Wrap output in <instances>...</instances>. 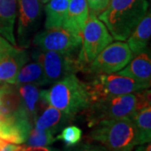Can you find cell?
<instances>
[{
    "label": "cell",
    "instance_id": "26",
    "mask_svg": "<svg viewBox=\"0 0 151 151\" xmlns=\"http://www.w3.org/2000/svg\"><path fill=\"white\" fill-rule=\"evenodd\" d=\"M17 149H18V145H17L5 142L3 145V146H2L0 151H16Z\"/></svg>",
    "mask_w": 151,
    "mask_h": 151
},
{
    "label": "cell",
    "instance_id": "15",
    "mask_svg": "<svg viewBox=\"0 0 151 151\" xmlns=\"http://www.w3.org/2000/svg\"><path fill=\"white\" fill-rule=\"evenodd\" d=\"M17 9V0H0V35L14 45H17L14 33Z\"/></svg>",
    "mask_w": 151,
    "mask_h": 151
},
{
    "label": "cell",
    "instance_id": "22",
    "mask_svg": "<svg viewBox=\"0 0 151 151\" xmlns=\"http://www.w3.org/2000/svg\"><path fill=\"white\" fill-rule=\"evenodd\" d=\"M81 137L82 131L81 129L76 125H70L62 129L61 133L56 137V139L63 141L67 147H72L80 144Z\"/></svg>",
    "mask_w": 151,
    "mask_h": 151
},
{
    "label": "cell",
    "instance_id": "3",
    "mask_svg": "<svg viewBox=\"0 0 151 151\" xmlns=\"http://www.w3.org/2000/svg\"><path fill=\"white\" fill-rule=\"evenodd\" d=\"M92 128L89 137L109 151H132L137 145V133L131 118L103 120Z\"/></svg>",
    "mask_w": 151,
    "mask_h": 151
},
{
    "label": "cell",
    "instance_id": "21",
    "mask_svg": "<svg viewBox=\"0 0 151 151\" xmlns=\"http://www.w3.org/2000/svg\"><path fill=\"white\" fill-rule=\"evenodd\" d=\"M55 140L56 139L54 138V134L50 130L35 128L31 129L25 143L26 145L32 147H46L52 145Z\"/></svg>",
    "mask_w": 151,
    "mask_h": 151
},
{
    "label": "cell",
    "instance_id": "4",
    "mask_svg": "<svg viewBox=\"0 0 151 151\" xmlns=\"http://www.w3.org/2000/svg\"><path fill=\"white\" fill-rule=\"evenodd\" d=\"M86 111L90 128L103 120L131 118L137 112L135 92L96 100L91 103Z\"/></svg>",
    "mask_w": 151,
    "mask_h": 151
},
{
    "label": "cell",
    "instance_id": "8",
    "mask_svg": "<svg viewBox=\"0 0 151 151\" xmlns=\"http://www.w3.org/2000/svg\"><path fill=\"white\" fill-rule=\"evenodd\" d=\"M133 57L129 45L118 40L108 45L84 71L94 75L113 74L122 70Z\"/></svg>",
    "mask_w": 151,
    "mask_h": 151
},
{
    "label": "cell",
    "instance_id": "7",
    "mask_svg": "<svg viewBox=\"0 0 151 151\" xmlns=\"http://www.w3.org/2000/svg\"><path fill=\"white\" fill-rule=\"evenodd\" d=\"M86 85L91 97V103L104 97L124 95L147 89L139 81L115 73L96 75Z\"/></svg>",
    "mask_w": 151,
    "mask_h": 151
},
{
    "label": "cell",
    "instance_id": "20",
    "mask_svg": "<svg viewBox=\"0 0 151 151\" xmlns=\"http://www.w3.org/2000/svg\"><path fill=\"white\" fill-rule=\"evenodd\" d=\"M137 133V145L150 143L151 108L148 106L137 111L131 117Z\"/></svg>",
    "mask_w": 151,
    "mask_h": 151
},
{
    "label": "cell",
    "instance_id": "11",
    "mask_svg": "<svg viewBox=\"0 0 151 151\" xmlns=\"http://www.w3.org/2000/svg\"><path fill=\"white\" fill-rule=\"evenodd\" d=\"M29 60L25 49L18 48L0 35V82L11 84Z\"/></svg>",
    "mask_w": 151,
    "mask_h": 151
},
{
    "label": "cell",
    "instance_id": "27",
    "mask_svg": "<svg viewBox=\"0 0 151 151\" xmlns=\"http://www.w3.org/2000/svg\"><path fill=\"white\" fill-rule=\"evenodd\" d=\"M135 151H151V145L150 143H147L145 145H140L139 147H138Z\"/></svg>",
    "mask_w": 151,
    "mask_h": 151
},
{
    "label": "cell",
    "instance_id": "24",
    "mask_svg": "<svg viewBox=\"0 0 151 151\" xmlns=\"http://www.w3.org/2000/svg\"><path fill=\"white\" fill-rule=\"evenodd\" d=\"M65 151H109L103 145H92V144H82L76 145L72 147H67Z\"/></svg>",
    "mask_w": 151,
    "mask_h": 151
},
{
    "label": "cell",
    "instance_id": "16",
    "mask_svg": "<svg viewBox=\"0 0 151 151\" xmlns=\"http://www.w3.org/2000/svg\"><path fill=\"white\" fill-rule=\"evenodd\" d=\"M151 37V14L147 12L128 38V45L133 55H137L148 49Z\"/></svg>",
    "mask_w": 151,
    "mask_h": 151
},
{
    "label": "cell",
    "instance_id": "14",
    "mask_svg": "<svg viewBox=\"0 0 151 151\" xmlns=\"http://www.w3.org/2000/svg\"><path fill=\"white\" fill-rule=\"evenodd\" d=\"M89 15L86 0H70L65 22L62 27L81 35Z\"/></svg>",
    "mask_w": 151,
    "mask_h": 151
},
{
    "label": "cell",
    "instance_id": "30",
    "mask_svg": "<svg viewBox=\"0 0 151 151\" xmlns=\"http://www.w3.org/2000/svg\"><path fill=\"white\" fill-rule=\"evenodd\" d=\"M0 141H2V139H0Z\"/></svg>",
    "mask_w": 151,
    "mask_h": 151
},
{
    "label": "cell",
    "instance_id": "5",
    "mask_svg": "<svg viewBox=\"0 0 151 151\" xmlns=\"http://www.w3.org/2000/svg\"><path fill=\"white\" fill-rule=\"evenodd\" d=\"M113 40V38L106 25L97 15L89 13L81 33V50L76 57L80 70L84 71L97 55Z\"/></svg>",
    "mask_w": 151,
    "mask_h": 151
},
{
    "label": "cell",
    "instance_id": "2",
    "mask_svg": "<svg viewBox=\"0 0 151 151\" xmlns=\"http://www.w3.org/2000/svg\"><path fill=\"white\" fill-rule=\"evenodd\" d=\"M40 97L45 103L74 118L86 111L91 104V97L86 83L72 73L56 81L48 90H41Z\"/></svg>",
    "mask_w": 151,
    "mask_h": 151
},
{
    "label": "cell",
    "instance_id": "1",
    "mask_svg": "<svg viewBox=\"0 0 151 151\" xmlns=\"http://www.w3.org/2000/svg\"><path fill=\"white\" fill-rule=\"evenodd\" d=\"M148 8V0H110L98 19L113 39L124 41L147 14Z\"/></svg>",
    "mask_w": 151,
    "mask_h": 151
},
{
    "label": "cell",
    "instance_id": "13",
    "mask_svg": "<svg viewBox=\"0 0 151 151\" xmlns=\"http://www.w3.org/2000/svg\"><path fill=\"white\" fill-rule=\"evenodd\" d=\"M15 87L20 100V108L26 113L33 123H35L40 108L46 105L41 99L39 87L34 84H23L15 86Z\"/></svg>",
    "mask_w": 151,
    "mask_h": 151
},
{
    "label": "cell",
    "instance_id": "29",
    "mask_svg": "<svg viewBox=\"0 0 151 151\" xmlns=\"http://www.w3.org/2000/svg\"><path fill=\"white\" fill-rule=\"evenodd\" d=\"M51 151H59L58 150H54V149H51Z\"/></svg>",
    "mask_w": 151,
    "mask_h": 151
},
{
    "label": "cell",
    "instance_id": "12",
    "mask_svg": "<svg viewBox=\"0 0 151 151\" xmlns=\"http://www.w3.org/2000/svg\"><path fill=\"white\" fill-rule=\"evenodd\" d=\"M117 74L130 77L149 88L151 85L150 50L146 49L140 53L135 55L134 58H132Z\"/></svg>",
    "mask_w": 151,
    "mask_h": 151
},
{
    "label": "cell",
    "instance_id": "19",
    "mask_svg": "<svg viewBox=\"0 0 151 151\" xmlns=\"http://www.w3.org/2000/svg\"><path fill=\"white\" fill-rule=\"evenodd\" d=\"M70 0H50L45 8V29L62 27Z\"/></svg>",
    "mask_w": 151,
    "mask_h": 151
},
{
    "label": "cell",
    "instance_id": "6",
    "mask_svg": "<svg viewBox=\"0 0 151 151\" xmlns=\"http://www.w3.org/2000/svg\"><path fill=\"white\" fill-rule=\"evenodd\" d=\"M74 54L35 50L33 51L32 58L41 65L46 85H49L80 70Z\"/></svg>",
    "mask_w": 151,
    "mask_h": 151
},
{
    "label": "cell",
    "instance_id": "10",
    "mask_svg": "<svg viewBox=\"0 0 151 151\" xmlns=\"http://www.w3.org/2000/svg\"><path fill=\"white\" fill-rule=\"evenodd\" d=\"M19 21L17 35L19 45L27 49L41 24L42 3L40 0H17Z\"/></svg>",
    "mask_w": 151,
    "mask_h": 151
},
{
    "label": "cell",
    "instance_id": "25",
    "mask_svg": "<svg viewBox=\"0 0 151 151\" xmlns=\"http://www.w3.org/2000/svg\"><path fill=\"white\" fill-rule=\"evenodd\" d=\"M16 151H51V149L45 147H32V146H18Z\"/></svg>",
    "mask_w": 151,
    "mask_h": 151
},
{
    "label": "cell",
    "instance_id": "17",
    "mask_svg": "<svg viewBox=\"0 0 151 151\" xmlns=\"http://www.w3.org/2000/svg\"><path fill=\"white\" fill-rule=\"evenodd\" d=\"M71 119L72 118L70 116L62 113L57 108L48 105L40 115H38L37 119L35 121V125L39 129L50 130L53 134H55Z\"/></svg>",
    "mask_w": 151,
    "mask_h": 151
},
{
    "label": "cell",
    "instance_id": "18",
    "mask_svg": "<svg viewBox=\"0 0 151 151\" xmlns=\"http://www.w3.org/2000/svg\"><path fill=\"white\" fill-rule=\"evenodd\" d=\"M23 84H34L38 86L46 85L43 68L36 60L29 63L27 62L11 82V85L14 86Z\"/></svg>",
    "mask_w": 151,
    "mask_h": 151
},
{
    "label": "cell",
    "instance_id": "28",
    "mask_svg": "<svg viewBox=\"0 0 151 151\" xmlns=\"http://www.w3.org/2000/svg\"><path fill=\"white\" fill-rule=\"evenodd\" d=\"M40 1L42 4H46V3H48L50 0H40Z\"/></svg>",
    "mask_w": 151,
    "mask_h": 151
},
{
    "label": "cell",
    "instance_id": "9",
    "mask_svg": "<svg viewBox=\"0 0 151 151\" xmlns=\"http://www.w3.org/2000/svg\"><path fill=\"white\" fill-rule=\"evenodd\" d=\"M32 42L41 50L76 53L81 46V35L64 27L51 28L36 33Z\"/></svg>",
    "mask_w": 151,
    "mask_h": 151
},
{
    "label": "cell",
    "instance_id": "23",
    "mask_svg": "<svg viewBox=\"0 0 151 151\" xmlns=\"http://www.w3.org/2000/svg\"><path fill=\"white\" fill-rule=\"evenodd\" d=\"M109 2L110 0H86L89 8V13L98 15L106 9Z\"/></svg>",
    "mask_w": 151,
    "mask_h": 151
}]
</instances>
